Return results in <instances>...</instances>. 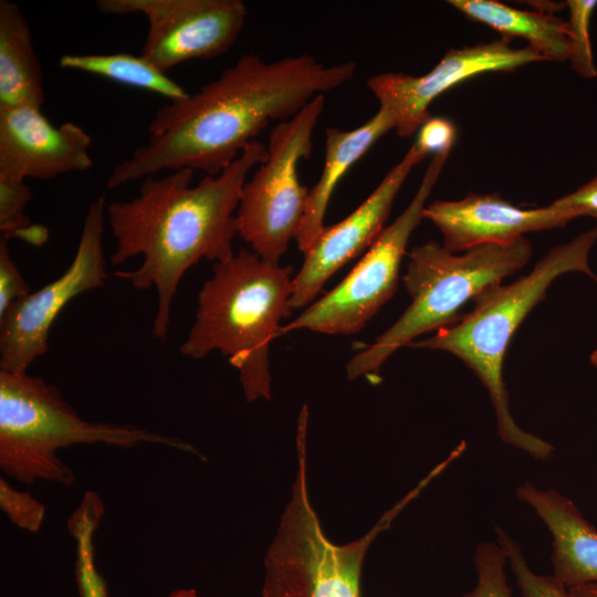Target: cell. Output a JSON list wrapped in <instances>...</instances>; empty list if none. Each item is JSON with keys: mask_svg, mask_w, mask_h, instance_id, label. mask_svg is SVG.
<instances>
[{"mask_svg": "<svg viewBox=\"0 0 597 597\" xmlns=\"http://www.w3.org/2000/svg\"><path fill=\"white\" fill-rule=\"evenodd\" d=\"M355 71L353 61L328 65L311 54L274 62L244 54L197 92L158 108L147 143L113 168L106 187L178 169L219 175L271 122L292 118Z\"/></svg>", "mask_w": 597, "mask_h": 597, "instance_id": "obj_1", "label": "cell"}, {"mask_svg": "<svg viewBox=\"0 0 597 597\" xmlns=\"http://www.w3.org/2000/svg\"><path fill=\"white\" fill-rule=\"evenodd\" d=\"M266 157V146L254 140L219 175L205 176L195 186L191 169L147 176L136 197L107 206L115 239L112 265L143 256L137 269L115 275L136 290H157L153 337L166 341L172 301L185 273L201 259L217 263L233 256L241 191L251 169Z\"/></svg>", "mask_w": 597, "mask_h": 597, "instance_id": "obj_2", "label": "cell"}, {"mask_svg": "<svg viewBox=\"0 0 597 597\" xmlns=\"http://www.w3.org/2000/svg\"><path fill=\"white\" fill-rule=\"evenodd\" d=\"M596 242L597 226L551 248L530 273L510 284L488 286L472 300L473 307L469 313L434 335L409 345L447 352L468 366L489 392L501 440L536 460H548L555 449L549 442L523 430L513 418L503 380L504 356L524 318L545 298L558 276L579 272L597 283V275L589 265V254Z\"/></svg>", "mask_w": 597, "mask_h": 597, "instance_id": "obj_3", "label": "cell"}, {"mask_svg": "<svg viewBox=\"0 0 597 597\" xmlns=\"http://www.w3.org/2000/svg\"><path fill=\"white\" fill-rule=\"evenodd\" d=\"M292 266L266 262L247 249L214 263L180 353L201 359L220 352L238 369L248 401L271 400L269 348L292 312Z\"/></svg>", "mask_w": 597, "mask_h": 597, "instance_id": "obj_4", "label": "cell"}, {"mask_svg": "<svg viewBox=\"0 0 597 597\" xmlns=\"http://www.w3.org/2000/svg\"><path fill=\"white\" fill-rule=\"evenodd\" d=\"M96 443L124 449L153 443L198 454L180 438L134 425L90 422L44 379L0 370V468L6 474L24 484L43 480L70 488L75 475L57 451Z\"/></svg>", "mask_w": 597, "mask_h": 597, "instance_id": "obj_5", "label": "cell"}, {"mask_svg": "<svg viewBox=\"0 0 597 597\" xmlns=\"http://www.w3.org/2000/svg\"><path fill=\"white\" fill-rule=\"evenodd\" d=\"M532 253V243L525 237L475 247L461 254L449 252L437 241L413 247L404 275L411 303L374 343L349 359L348 379L376 378L397 349L409 346L421 334L453 324L468 301L523 269Z\"/></svg>", "mask_w": 597, "mask_h": 597, "instance_id": "obj_6", "label": "cell"}, {"mask_svg": "<svg viewBox=\"0 0 597 597\" xmlns=\"http://www.w3.org/2000/svg\"><path fill=\"white\" fill-rule=\"evenodd\" d=\"M296 449L298 467L292 498L265 556L262 596L362 597L360 570L370 543L420 490L409 492L365 536L336 545L325 536L308 500L306 434L296 436Z\"/></svg>", "mask_w": 597, "mask_h": 597, "instance_id": "obj_7", "label": "cell"}, {"mask_svg": "<svg viewBox=\"0 0 597 597\" xmlns=\"http://www.w3.org/2000/svg\"><path fill=\"white\" fill-rule=\"evenodd\" d=\"M325 95L312 100L295 116L270 132L268 157L247 180L237 210L238 234L266 262L279 264L296 239L310 189L297 167L312 153V135L323 113Z\"/></svg>", "mask_w": 597, "mask_h": 597, "instance_id": "obj_8", "label": "cell"}, {"mask_svg": "<svg viewBox=\"0 0 597 597\" xmlns=\"http://www.w3.org/2000/svg\"><path fill=\"white\" fill-rule=\"evenodd\" d=\"M450 154L432 156L416 195L385 227L362 260L332 291L280 327L277 336L295 329L352 335L362 331L395 294L399 269L413 230L423 219L427 200Z\"/></svg>", "mask_w": 597, "mask_h": 597, "instance_id": "obj_9", "label": "cell"}, {"mask_svg": "<svg viewBox=\"0 0 597 597\" xmlns=\"http://www.w3.org/2000/svg\"><path fill=\"white\" fill-rule=\"evenodd\" d=\"M106 208L104 195L90 203L69 268L54 281L12 303L0 316V370L25 373L46 353L51 327L66 304L82 293L104 286Z\"/></svg>", "mask_w": 597, "mask_h": 597, "instance_id": "obj_10", "label": "cell"}, {"mask_svg": "<svg viewBox=\"0 0 597 597\" xmlns=\"http://www.w3.org/2000/svg\"><path fill=\"white\" fill-rule=\"evenodd\" d=\"M96 6L106 14H144L148 31L140 55L163 72L224 54L247 18L240 0H98Z\"/></svg>", "mask_w": 597, "mask_h": 597, "instance_id": "obj_11", "label": "cell"}, {"mask_svg": "<svg viewBox=\"0 0 597 597\" xmlns=\"http://www.w3.org/2000/svg\"><path fill=\"white\" fill-rule=\"evenodd\" d=\"M545 61L531 46L515 48L503 38L459 49H449L426 74L381 73L370 76L367 86L380 106L394 117L399 137L417 134L430 117L429 106L453 86L489 72L514 71Z\"/></svg>", "mask_w": 597, "mask_h": 597, "instance_id": "obj_12", "label": "cell"}, {"mask_svg": "<svg viewBox=\"0 0 597 597\" xmlns=\"http://www.w3.org/2000/svg\"><path fill=\"white\" fill-rule=\"evenodd\" d=\"M426 156L413 143L359 207L342 221L322 229L294 276L292 308L308 305L338 269L371 247L385 228L401 186Z\"/></svg>", "mask_w": 597, "mask_h": 597, "instance_id": "obj_13", "label": "cell"}, {"mask_svg": "<svg viewBox=\"0 0 597 597\" xmlns=\"http://www.w3.org/2000/svg\"><path fill=\"white\" fill-rule=\"evenodd\" d=\"M91 136L77 124L54 126L29 106L0 107V178L51 179L93 165Z\"/></svg>", "mask_w": 597, "mask_h": 597, "instance_id": "obj_14", "label": "cell"}, {"mask_svg": "<svg viewBox=\"0 0 597 597\" xmlns=\"http://www.w3.org/2000/svg\"><path fill=\"white\" fill-rule=\"evenodd\" d=\"M442 234V245L452 253L491 243H507L528 232L565 227L572 218L549 205L522 208L496 193L471 192L459 200H434L423 210Z\"/></svg>", "mask_w": 597, "mask_h": 597, "instance_id": "obj_15", "label": "cell"}, {"mask_svg": "<svg viewBox=\"0 0 597 597\" xmlns=\"http://www.w3.org/2000/svg\"><path fill=\"white\" fill-rule=\"evenodd\" d=\"M515 493L553 536V576L567 588L597 583V528L577 505L557 490H542L530 482L519 485Z\"/></svg>", "mask_w": 597, "mask_h": 597, "instance_id": "obj_16", "label": "cell"}, {"mask_svg": "<svg viewBox=\"0 0 597 597\" xmlns=\"http://www.w3.org/2000/svg\"><path fill=\"white\" fill-rule=\"evenodd\" d=\"M395 129L392 115L385 108L352 130L327 127L325 159L318 181L310 189L304 217L296 235L298 249L306 253L324 226L331 197L344 175L389 130Z\"/></svg>", "mask_w": 597, "mask_h": 597, "instance_id": "obj_17", "label": "cell"}, {"mask_svg": "<svg viewBox=\"0 0 597 597\" xmlns=\"http://www.w3.org/2000/svg\"><path fill=\"white\" fill-rule=\"evenodd\" d=\"M44 103L42 69L31 30L19 6L0 1V107Z\"/></svg>", "mask_w": 597, "mask_h": 597, "instance_id": "obj_18", "label": "cell"}, {"mask_svg": "<svg viewBox=\"0 0 597 597\" xmlns=\"http://www.w3.org/2000/svg\"><path fill=\"white\" fill-rule=\"evenodd\" d=\"M448 3L468 19L488 25L505 40L522 38L545 61H568L567 21L557 14L510 7L496 0H450Z\"/></svg>", "mask_w": 597, "mask_h": 597, "instance_id": "obj_19", "label": "cell"}, {"mask_svg": "<svg viewBox=\"0 0 597 597\" xmlns=\"http://www.w3.org/2000/svg\"><path fill=\"white\" fill-rule=\"evenodd\" d=\"M63 69L96 74L117 83L158 93L170 101L188 93L165 72L142 55L132 54H64L59 60Z\"/></svg>", "mask_w": 597, "mask_h": 597, "instance_id": "obj_20", "label": "cell"}, {"mask_svg": "<svg viewBox=\"0 0 597 597\" xmlns=\"http://www.w3.org/2000/svg\"><path fill=\"white\" fill-rule=\"evenodd\" d=\"M31 198L32 190L24 181L0 178V238H20L35 245L45 242L48 230L32 224L24 214Z\"/></svg>", "mask_w": 597, "mask_h": 597, "instance_id": "obj_21", "label": "cell"}, {"mask_svg": "<svg viewBox=\"0 0 597 597\" xmlns=\"http://www.w3.org/2000/svg\"><path fill=\"white\" fill-rule=\"evenodd\" d=\"M566 8L569 14L567 28L570 44L568 59L570 69L580 77H596L597 67L594 61L589 28L597 8V0H567Z\"/></svg>", "mask_w": 597, "mask_h": 597, "instance_id": "obj_22", "label": "cell"}, {"mask_svg": "<svg viewBox=\"0 0 597 597\" xmlns=\"http://www.w3.org/2000/svg\"><path fill=\"white\" fill-rule=\"evenodd\" d=\"M495 532L498 544L505 553L523 597H574L554 576L534 573L528 567L520 544L504 530L496 527Z\"/></svg>", "mask_w": 597, "mask_h": 597, "instance_id": "obj_23", "label": "cell"}, {"mask_svg": "<svg viewBox=\"0 0 597 597\" xmlns=\"http://www.w3.org/2000/svg\"><path fill=\"white\" fill-rule=\"evenodd\" d=\"M473 561L478 580L462 597H513L504 570L507 559L499 544H480Z\"/></svg>", "mask_w": 597, "mask_h": 597, "instance_id": "obj_24", "label": "cell"}, {"mask_svg": "<svg viewBox=\"0 0 597 597\" xmlns=\"http://www.w3.org/2000/svg\"><path fill=\"white\" fill-rule=\"evenodd\" d=\"M0 507L11 523L31 533L40 531L45 506L31 493L13 488L3 478L0 479Z\"/></svg>", "mask_w": 597, "mask_h": 597, "instance_id": "obj_25", "label": "cell"}, {"mask_svg": "<svg viewBox=\"0 0 597 597\" xmlns=\"http://www.w3.org/2000/svg\"><path fill=\"white\" fill-rule=\"evenodd\" d=\"M29 293V285L10 256L8 241L0 238V316L12 303Z\"/></svg>", "mask_w": 597, "mask_h": 597, "instance_id": "obj_26", "label": "cell"}, {"mask_svg": "<svg viewBox=\"0 0 597 597\" xmlns=\"http://www.w3.org/2000/svg\"><path fill=\"white\" fill-rule=\"evenodd\" d=\"M457 138L454 124L444 117H430L417 132L416 144L428 154H450Z\"/></svg>", "mask_w": 597, "mask_h": 597, "instance_id": "obj_27", "label": "cell"}, {"mask_svg": "<svg viewBox=\"0 0 597 597\" xmlns=\"http://www.w3.org/2000/svg\"><path fill=\"white\" fill-rule=\"evenodd\" d=\"M573 219L591 217L597 219V174L574 191L552 202Z\"/></svg>", "mask_w": 597, "mask_h": 597, "instance_id": "obj_28", "label": "cell"}, {"mask_svg": "<svg viewBox=\"0 0 597 597\" xmlns=\"http://www.w3.org/2000/svg\"><path fill=\"white\" fill-rule=\"evenodd\" d=\"M574 597H597V583H589L568 588Z\"/></svg>", "mask_w": 597, "mask_h": 597, "instance_id": "obj_29", "label": "cell"}, {"mask_svg": "<svg viewBox=\"0 0 597 597\" xmlns=\"http://www.w3.org/2000/svg\"><path fill=\"white\" fill-rule=\"evenodd\" d=\"M169 597H198L195 589H177L170 593Z\"/></svg>", "mask_w": 597, "mask_h": 597, "instance_id": "obj_30", "label": "cell"}, {"mask_svg": "<svg viewBox=\"0 0 597 597\" xmlns=\"http://www.w3.org/2000/svg\"><path fill=\"white\" fill-rule=\"evenodd\" d=\"M589 359H590V363H591L595 367H597V349L593 350V353L590 354Z\"/></svg>", "mask_w": 597, "mask_h": 597, "instance_id": "obj_31", "label": "cell"}]
</instances>
